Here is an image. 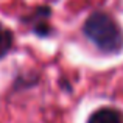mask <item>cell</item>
<instances>
[{
    "instance_id": "cell-1",
    "label": "cell",
    "mask_w": 123,
    "mask_h": 123,
    "mask_svg": "<svg viewBox=\"0 0 123 123\" xmlns=\"http://www.w3.org/2000/svg\"><path fill=\"white\" fill-rule=\"evenodd\" d=\"M84 34L92 41L100 51L115 55L123 48V31L120 25L109 14L97 11L84 22Z\"/></svg>"
},
{
    "instance_id": "cell-2",
    "label": "cell",
    "mask_w": 123,
    "mask_h": 123,
    "mask_svg": "<svg viewBox=\"0 0 123 123\" xmlns=\"http://www.w3.org/2000/svg\"><path fill=\"white\" fill-rule=\"evenodd\" d=\"M87 123H123V117L117 109L101 108L90 115Z\"/></svg>"
},
{
    "instance_id": "cell-3",
    "label": "cell",
    "mask_w": 123,
    "mask_h": 123,
    "mask_svg": "<svg viewBox=\"0 0 123 123\" xmlns=\"http://www.w3.org/2000/svg\"><path fill=\"white\" fill-rule=\"evenodd\" d=\"M11 47H12V33L3 24H0V59L9 53Z\"/></svg>"
}]
</instances>
